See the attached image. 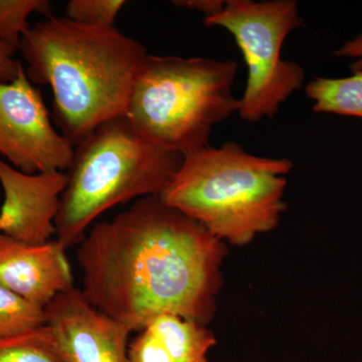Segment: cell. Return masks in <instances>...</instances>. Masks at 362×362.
<instances>
[{"label": "cell", "mask_w": 362, "mask_h": 362, "mask_svg": "<svg viewBox=\"0 0 362 362\" xmlns=\"http://www.w3.org/2000/svg\"><path fill=\"white\" fill-rule=\"evenodd\" d=\"M173 4L180 8L199 11L204 14V18L220 13L226 6L223 0H175Z\"/></svg>", "instance_id": "19"}, {"label": "cell", "mask_w": 362, "mask_h": 362, "mask_svg": "<svg viewBox=\"0 0 362 362\" xmlns=\"http://www.w3.org/2000/svg\"><path fill=\"white\" fill-rule=\"evenodd\" d=\"M233 35L247 69L246 89L238 114L247 122L273 118L296 90L304 86V69L282 58L290 33L303 25L295 0H226L225 8L204 18Z\"/></svg>", "instance_id": "6"}, {"label": "cell", "mask_w": 362, "mask_h": 362, "mask_svg": "<svg viewBox=\"0 0 362 362\" xmlns=\"http://www.w3.org/2000/svg\"><path fill=\"white\" fill-rule=\"evenodd\" d=\"M123 0H71L66 7V18L81 25L115 26Z\"/></svg>", "instance_id": "16"}, {"label": "cell", "mask_w": 362, "mask_h": 362, "mask_svg": "<svg viewBox=\"0 0 362 362\" xmlns=\"http://www.w3.org/2000/svg\"><path fill=\"white\" fill-rule=\"evenodd\" d=\"M0 362H59L49 328L0 338Z\"/></svg>", "instance_id": "14"}, {"label": "cell", "mask_w": 362, "mask_h": 362, "mask_svg": "<svg viewBox=\"0 0 362 362\" xmlns=\"http://www.w3.org/2000/svg\"><path fill=\"white\" fill-rule=\"evenodd\" d=\"M47 324L45 308L0 285V338L18 337Z\"/></svg>", "instance_id": "13"}, {"label": "cell", "mask_w": 362, "mask_h": 362, "mask_svg": "<svg viewBox=\"0 0 362 362\" xmlns=\"http://www.w3.org/2000/svg\"><path fill=\"white\" fill-rule=\"evenodd\" d=\"M33 84L52 92V119L61 134L80 144L93 130L125 116L146 47L115 26L81 25L47 16L30 26L20 49Z\"/></svg>", "instance_id": "2"}, {"label": "cell", "mask_w": 362, "mask_h": 362, "mask_svg": "<svg viewBox=\"0 0 362 362\" xmlns=\"http://www.w3.org/2000/svg\"><path fill=\"white\" fill-rule=\"evenodd\" d=\"M16 49L0 42V83L13 82L18 77L23 64L14 58Z\"/></svg>", "instance_id": "18"}, {"label": "cell", "mask_w": 362, "mask_h": 362, "mask_svg": "<svg viewBox=\"0 0 362 362\" xmlns=\"http://www.w3.org/2000/svg\"><path fill=\"white\" fill-rule=\"evenodd\" d=\"M68 180L63 171L28 175L0 158V233L28 245L49 242Z\"/></svg>", "instance_id": "9"}, {"label": "cell", "mask_w": 362, "mask_h": 362, "mask_svg": "<svg viewBox=\"0 0 362 362\" xmlns=\"http://www.w3.org/2000/svg\"><path fill=\"white\" fill-rule=\"evenodd\" d=\"M237 62L148 54L125 117L159 146L185 156L209 146L214 126L238 113Z\"/></svg>", "instance_id": "5"}, {"label": "cell", "mask_w": 362, "mask_h": 362, "mask_svg": "<svg viewBox=\"0 0 362 362\" xmlns=\"http://www.w3.org/2000/svg\"><path fill=\"white\" fill-rule=\"evenodd\" d=\"M338 58L354 59V63L350 65V70L354 71H362V33L354 39L345 42L344 45L334 52Z\"/></svg>", "instance_id": "20"}, {"label": "cell", "mask_w": 362, "mask_h": 362, "mask_svg": "<svg viewBox=\"0 0 362 362\" xmlns=\"http://www.w3.org/2000/svg\"><path fill=\"white\" fill-rule=\"evenodd\" d=\"M129 362H173L168 350L149 329L141 331L128 347Z\"/></svg>", "instance_id": "17"}, {"label": "cell", "mask_w": 362, "mask_h": 362, "mask_svg": "<svg viewBox=\"0 0 362 362\" xmlns=\"http://www.w3.org/2000/svg\"><path fill=\"white\" fill-rule=\"evenodd\" d=\"M293 166L288 158L247 153L233 141L209 145L183 156L159 197L223 242L246 246L280 223Z\"/></svg>", "instance_id": "3"}, {"label": "cell", "mask_w": 362, "mask_h": 362, "mask_svg": "<svg viewBox=\"0 0 362 362\" xmlns=\"http://www.w3.org/2000/svg\"><path fill=\"white\" fill-rule=\"evenodd\" d=\"M316 113L356 117L362 120V71L349 77H317L305 86Z\"/></svg>", "instance_id": "12"}, {"label": "cell", "mask_w": 362, "mask_h": 362, "mask_svg": "<svg viewBox=\"0 0 362 362\" xmlns=\"http://www.w3.org/2000/svg\"><path fill=\"white\" fill-rule=\"evenodd\" d=\"M52 7L47 0H0V42L16 51L30 25L28 20L33 13L51 16Z\"/></svg>", "instance_id": "15"}, {"label": "cell", "mask_w": 362, "mask_h": 362, "mask_svg": "<svg viewBox=\"0 0 362 362\" xmlns=\"http://www.w3.org/2000/svg\"><path fill=\"white\" fill-rule=\"evenodd\" d=\"M228 247L159 195L93 226L77 252L83 295L131 332L173 314L207 325L216 311Z\"/></svg>", "instance_id": "1"}, {"label": "cell", "mask_w": 362, "mask_h": 362, "mask_svg": "<svg viewBox=\"0 0 362 362\" xmlns=\"http://www.w3.org/2000/svg\"><path fill=\"white\" fill-rule=\"evenodd\" d=\"M0 285L44 308L75 288L66 250L58 240L28 245L4 233H0Z\"/></svg>", "instance_id": "10"}, {"label": "cell", "mask_w": 362, "mask_h": 362, "mask_svg": "<svg viewBox=\"0 0 362 362\" xmlns=\"http://www.w3.org/2000/svg\"><path fill=\"white\" fill-rule=\"evenodd\" d=\"M182 159L142 135L125 116L98 126L75 147L56 218L57 240L69 249L105 211L160 195Z\"/></svg>", "instance_id": "4"}, {"label": "cell", "mask_w": 362, "mask_h": 362, "mask_svg": "<svg viewBox=\"0 0 362 362\" xmlns=\"http://www.w3.org/2000/svg\"><path fill=\"white\" fill-rule=\"evenodd\" d=\"M59 362H129L131 331L92 306L76 288L45 307Z\"/></svg>", "instance_id": "8"}, {"label": "cell", "mask_w": 362, "mask_h": 362, "mask_svg": "<svg viewBox=\"0 0 362 362\" xmlns=\"http://www.w3.org/2000/svg\"><path fill=\"white\" fill-rule=\"evenodd\" d=\"M74 151L23 66L13 82L0 83V156L11 166L28 175L68 170Z\"/></svg>", "instance_id": "7"}, {"label": "cell", "mask_w": 362, "mask_h": 362, "mask_svg": "<svg viewBox=\"0 0 362 362\" xmlns=\"http://www.w3.org/2000/svg\"><path fill=\"white\" fill-rule=\"evenodd\" d=\"M146 328L160 340L173 362H209L207 354L216 344L206 325L173 314L156 317Z\"/></svg>", "instance_id": "11"}]
</instances>
